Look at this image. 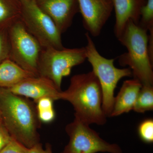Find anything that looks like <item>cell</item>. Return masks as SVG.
Listing matches in <instances>:
<instances>
[{
  "label": "cell",
  "mask_w": 153,
  "mask_h": 153,
  "mask_svg": "<svg viewBox=\"0 0 153 153\" xmlns=\"http://www.w3.org/2000/svg\"><path fill=\"white\" fill-rule=\"evenodd\" d=\"M153 109V85H143L133 110L135 112L143 113Z\"/></svg>",
  "instance_id": "obj_16"
},
{
  "label": "cell",
  "mask_w": 153,
  "mask_h": 153,
  "mask_svg": "<svg viewBox=\"0 0 153 153\" xmlns=\"http://www.w3.org/2000/svg\"><path fill=\"white\" fill-rule=\"evenodd\" d=\"M20 1H21V0H20Z\"/></svg>",
  "instance_id": "obj_25"
},
{
  "label": "cell",
  "mask_w": 153,
  "mask_h": 153,
  "mask_svg": "<svg viewBox=\"0 0 153 153\" xmlns=\"http://www.w3.org/2000/svg\"><path fill=\"white\" fill-rule=\"evenodd\" d=\"M54 100L49 97H44L36 102L37 116L40 122L52 123L55 120V112L53 106Z\"/></svg>",
  "instance_id": "obj_17"
},
{
  "label": "cell",
  "mask_w": 153,
  "mask_h": 153,
  "mask_svg": "<svg viewBox=\"0 0 153 153\" xmlns=\"http://www.w3.org/2000/svg\"><path fill=\"white\" fill-rule=\"evenodd\" d=\"M0 153H29V148L13 138Z\"/></svg>",
  "instance_id": "obj_21"
},
{
  "label": "cell",
  "mask_w": 153,
  "mask_h": 153,
  "mask_svg": "<svg viewBox=\"0 0 153 153\" xmlns=\"http://www.w3.org/2000/svg\"><path fill=\"white\" fill-rule=\"evenodd\" d=\"M147 30L141 27L131 20L126 25L118 40L127 49L119 57L121 66H128L134 78L143 85L153 84V61L148 49Z\"/></svg>",
  "instance_id": "obj_3"
},
{
  "label": "cell",
  "mask_w": 153,
  "mask_h": 153,
  "mask_svg": "<svg viewBox=\"0 0 153 153\" xmlns=\"http://www.w3.org/2000/svg\"><path fill=\"white\" fill-rule=\"evenodd\" d=\"M8 89L14 94L33 99L35 102L44 97L54 101L62 99V91L58 90L52 81L41 76L27 78Z\"/></svg>",
  "instance_id": "obj_11"
},
{
  "label": "cell",
  "mask_w": 153,
  "mask_h": 153,
  "mask_svg": "<svg viewBox=\"0 0 153 153\" xmlns=\"http://www.w3.org/2000/svg\"><path fill=\"white\" fill-rule=\"evenodd\" d=\"M20 19L42 48H64L61 33L53 21L38 7L35 0H21Z\"/></svg>",
  "instance_id": "obj_6"
},
{
  "label": "cell",
  "mask_w": 153,
  "mask_h": 153,
  "mask_svg": "<svg viewBox=\"0 0 153 153\" xmlns=\"http://www.w3.org/2000/svg\"><path fill=\"white\" fill-rule=\"evenodd\" d=\"M61 100L72 105L75 118L83 123L103 125L106 122L101 86L93 71L72 76L69 87L62 91Z\"/></svg>",
  "instance_id": "obj_2"
},
{
  "label": "cell",
  "mask_w": 153,
  "mask_h": 153,
  "mask_svg": "<svg viewBox=\"0 0 153 153\" xmlns=\"http://www.w3.org/2000/svg\"><path fill=\"white\" fill-rule=\"evenodd\" d=\"M87 43L86 59L91 64L92 71L98 79L102 94V108L105 114L110 117L114 102V93L118 82L122 78L132 75L130 68H118L114 65V59H107L97 51L88 33L85 34Z\"/></svg>",
  "instance_id": "obj_4"
},
{
  "label": "cell",
  "mask_w": 153,
  "mask_h": 153,
  "mask_svg": "<svg viewBox=\"0 0 153 153\" xmlns=\"http://www.w3.org/2000/svg\"><path fill=\"white\" fill-rule=\"evenodd\" d=\"M8 27H0V63L9 58L10 42Z\"/></svg>",
  "instance_id": "obj_20"
},
{
  "label": "cell",
  "mask_w": 153,
  "mask_h": 153,
  "mask_svg": "<svg viewBox=\"0 0 153 153\" xmlns=\"http://www.w3.org/2000/svg\"><path fill=\"white\" fill-rule=\"evenodd\" d=\"M9 58L22 68L38 75V64L42 47L20 19L8 29Z\"/></svg>",
  "instance_id": "obj_7"
},
{
  "label": "cell",
  "mask_w": 153,
  "mask_h": 153,
  "mask_svg": "<svg viewBox=\"0 0 153 153\" xmlns=\"http://www.w3.org/2000/svg\"><path fill=\"white\" fill-rule=\"evenodd\" d=\"M139 26L147 30L153 28V0H147L140 10Z\"/></svg>",
  "instance_id": "obj_18"
},
{
  "label": "cell",
  "mask_w": 153,
  "mask_h": 153,
  "mask_svg": "<svg viewBox=\"0 0 153 153\" xmlns=\"http://www.w3.org/2000/svg\"><path fill=\"white\" fill-rule=\"evenodd\" d=\"M138 133L140 138L146 143L153 142V120L147 119L140 124L138 128Z\"/></svg>",
  "instance_id": "obj_19"
},
{
  "label": "cell",
  "mask_w": 153,
  "mask_h": 153,
  "mask_svg": "<svg viewBox=\"0 0 153 153\" xmlns=\"http://www.w3.org/2000/svg\"><path fill=\"white\" fill-rule=\"evenodd\" d=\"M13 138L4 126L3 124L0 125V152Z\"/></svg>",
  "instance_id": "obj_22"
},
{
  "label": "cell",
  "mask_w": 153,
  "mask_h": 153,
  "mask_svg": "<svg viewBox=\"0 0 153 153\" xmlns=\"http://www.w3.org/2000/svg\"><path fill=\"white\" fill-rule=\"evenodd\" d=\"M38 7L54 22L61 34L70 27L79 13L77 0H35Z\"/></svg>",
  "instance_id": "obj_10"
},
{
  "label": "cell",
  "mask_w": 153,
  "mask_h": 153,
  "mask_svg": "<svg viewBox=\"0 0 153 153\" xmlns=\"http://www.w3.org/2000/svg\"><path fill=\"white\" fill-rule=\"evenodd\" d=\"M115 13V36L117 39L121 36L127 23L130 20L138 25L141 9L147 0H111Z\"/></svg>",
  "instance_id": "obj_12"
},
{
  "label": "cell",
  "mask_w": 153,
  "mask_h": 153,
  "mask_svg": "<svg viewBox=\"0 0 153 153\" xmlns=\"http://www.w3.org/2000/svg\"><path fill=\"white\" fill-rule=\"evenodd\" d=\"M66 131L69 141L63 153H122L118 145L107 142L89 125L78 119L66 126Z\"/></svg>",
  "instance_id": "obj_8"
},
{
  "label": "cell",
  "mask_w": 153,
  "mask_h": 153,
  "mask_svg": "<svg viewBox=\"0 0 153 153\" xmlns=\"http://www.w3.org/2000/svg\"><path fill=\"white\" fill-rule=\"evenodd\" d=\"M2 120L1 117V114H0V125L2 124Z\"/></svg>",
  "instance_id": "obj_24"
},
{
  "label": "cell",
  "mask_w": 153,
  "mask_h": 153,
  "mask_svg": "<svg viewBox=\"0 0 153 153\" xmlns=\"http://www.w3.org/2000/svg\"><path fill=\"white\" fill-rule=\"evenodd\" d=\"M38 75L25 70L7 58L0 63V87L10 88L24 79Z\"/></svg>",
  "instance_id": "obj_14"
},
{
  "label": "cell",
  "mask_w": 153,
  "mask_h": 153,
  "mask_svg": "<svg viewBox=\"0 0 153 153\" xmlns=\"http://www.w3.org/2000/svg\"><path fill=\"white\" fill-rule=\"evenodd\" d=\"M29 153H53L50 146L48 145L46 149L42 147L41 144L38 143L32 147L29 148Z\"/></svg>",
  "instance_id": "obj_23"
},
{
  "label": "cell",
  "mask_w": 153,
  "mask_h": 153,
  "mask_svg": "<svg viewBox=\"0 0 153 153\" xmlns=\"http://www.w3.org/2000/svg\"><path fill=\"white\" fill-rule=\"evenodd\" d=\"M86 59L85 47L58 49L42 48L38 64V76L52 81L61 90L62 79L70 74L72 68Z\"/></svg>",
  "instance_id": "obj_5"
},
{
  "label": "cell",
  "mask_w": 153,
  "mask_h": 153,
  "mask_svg": "<svg viewBox=\"0 0 153 153\" xmlns=\"http://www.w3.org/2000/svg\"><path fill=\"white\" fill-rule=\"evenodd\" d=\"M28 98L0 87V114L3 124L14 139L30 148L38 143L40 121Z\"/></svg>",
  "instance_id": "obj_1"
},
{
  "label": "cell",
  "mask_w": 153,
  "mask_h": 153,
  "mask_svg": "<svg viewBox=\"0 0 153 153\" xmlns=\"http://www.w3.org/2000/svg\"><path fill=\"white\" fill-rule=\"evenodd\" d=\"M143 84L138 79H128L123 82L117 96L114 97L110 117H116L133 109Z\"/></svg>",
  "instance_id": "obj_13"
},
{
  "label": "cell",
  "mask_w": 153,
  "mask_h": 153,
  "mask_svg": "<svg viewBox=\"0 0 153 153\" xmlns=\"http://www.w3.org/2000/svg\"><path fill=\"white\" fill-rule=\"evenodd\" d=\"M82 23L87 33L97 37L113 10L111 0H77Z\"/></svg>",
  "instance_id": "obj_9"
},
{
  "label": "cell",
  "mask_w": 153,
  "mask_h": 153,
  "mask_svg": "<svg viewBox=\"0 0 153 153\" xmlns=\"http://www.w3.org/2000/svg\"><path fill=\"white\" fill-rule=\"evenodd\" d=\"M20 0H0V27H8L20 19Z\"/></svg>",
  "instance_id": "obj_15"
}]
</instances>
